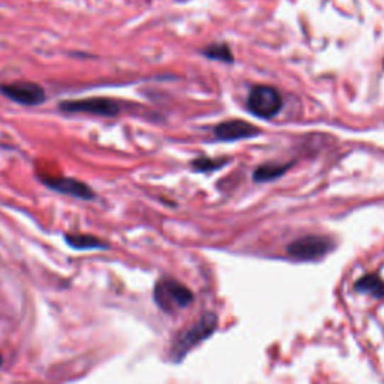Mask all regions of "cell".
I'll list each match as a JSON object with an SVG mask.
<instances>
[{
  "instance_id": "12",
  "label": "cell",
  "mask_w": 384,
  "mask_h": 384,
  "mask_svg": "<svg viewBox=\"0 0 384 384\" xmlns=\"http://www.w3.org/2000/svg\"><path fill=\"white\" fill-rule=\"evenodd\" d=\"M203 55L209 59L221 60V62H227V63H232L235 60L232 50H230V47L227 44H212L203 50Z\"/></svg>"
},
{
  "instance_id": "6",
  "label": "cell",
  "mask_w": 384,
  "mask_h": 384,
  "mask_svg": "<svg viewBox=\"0 0 384 384\" xmlns=\"http://www.w3.org/2000/svg\"><path fill=\"white\" fill-rule=\"evenodd\" d=\"M0 94L5 98L17 102L20 106L36 107L41 106L47 99L44 87L33 81H14L0 84Z\"/></svg>"
},
{
  "instance_id": "4",
  "label": "cell",
  "mask_w": 384,
  "mask_h": 384,
  "mask_svg": "<svg viewBox=\"0 0 384 384\" xmlns=\"http://www.w3.org/2000/svg\"><path fill=\"white\" fill-rule=\"evenodd\" d=\"M248 110L261 119H271L283 108V98L272 86L259 84L251 89L248 95Z\"/></svg>"
},
{
  "instance_id": "9",
  "label": "cell",
  "mask_w": 384,
  "mask_h": 384,
  "mask_svg": "<svg viewBox=\"0 0 384 384\" xmlns=\"http://www.w3.org/2000/svg\"><path fill=\"white\" fill-rule=\"evenodd\" d=\"M354 290L359 293H365L373 296L374 299H383L384 298V281L381 276L375 273H369L362 276L361 279L356 281Z\"/></svg>"
},
{
  "instance_id": "5",
  "label": "cell",
  "mask_w": 384,
  "mask_h": 384,
  "mask_svg": "<svg viewBox=\"0 0 384 384\" xmlns=\"http://www.w3.org/2000/svg\"><path fill=\"white\" fill-rule=\"evenodd\" d=\"M332 249H334V240L330 237L311 235L291 242L287 248V252L293 259L310 261L324 257Z\"/></svg>"
},
{
  "instance_id": "1",
  "label": "cell",
  "mask_w": 384,
  "mask_h": 384,
  "mask_svg": "<svg viewBox=\"0 0 384 384\" xmlns=\"http://www.w3.org/2000/svg\"><path fill=\"white\" fill-rule=\"evenodd\" d=\"M216 324H218L216 315L213 312H206L194 326L179 332L171 345V359L174 362L182 361L192 347H196L197 344H200L201 341L209 338L213 334Z\"/></svg>"
},
{
  "instance_id": "10",
  "label": "cell",
  "mask_w": 384,
  "mask_h": 384,
  "mask_svg": "<svg viewBox=\"0 0 384 384\" xmlns=\"http://www.w3.org/2000/svg\"><path fill=\"white\" fill-rule=\"evenodd\" d=\"M65 242L77 251H91V249H107L108 245L92 235H67Z\"/></svg>"
},
{
  "instance_id": "2",
  "label": "cell",
  "mask_w": 384,
  "mask_h": 384,
  "mask_svg": "<svg viewBox=\"0 0 384 384\" xmlns=\"http://www.w3.org/2000/svg\"><path fill=\"white\" fill-rule=\"evenodd\" d=\"M194 300V294L179 281L173 278H162L155 287V302L161 310L174 314L189 306Z\"/></svg>"
},
{
  "instance_id": "3",
  "label": "cell",
  "mask_w": 384,
  "mask_h": 384,
  "mask_svg": "<svg viewBox=\"0 0 384 384\" xmlns=\"http://www.w3.org/2000/svg\"><path fill=\"white\" fill-rule=\"evenodd\" d=\"M59 110L68 114L74 113H84V114H94L99 118H116L122 110L118 101L111 98H84V99H69L62 101L59 104Z\"/></svg>"
},
{
  "instance_id": "13",
  "label": "cell",
  "mask_w": 384,
  "mask_h": 384,
  "mask_svg": "<svg viewBox=\"0 0 384 384\" xmlns=\"http://www.w3.org/2000/svg\"><path fill=\"white\" fill-rule=\"evenodd\" d=\"M227 161L222 159H210V158H198L192 161V169L200 173H206V171H212V170H218L221 169L222 165H225Z\"/></svg>"
},
{
  "instance_id": "7",
  "label": "cell",
  "mask_w": 384,
  "mask_h": 384,
  "mask_svg": "<svg viewBox=\"0 0 384 384\" xmlns=\"http://www.w3.org/2000/svg\"><path fill=\"white\" fill-rule=\"evenodd\" d=\"M40 181L48 189L59 192V194H63V196H71L84 201H92L96 198V192L86 182L79 181V179L65 177V176H57V177L45 176V177H40Z\"/></svg>"
},
{
  "instance_id": "8",
  "label": "cell",
  "mask_w": 384,
  "mask_h": 384,
  "mask_svg": "<svg viewBox=\"0 0 384 384\" xmlns=\"http://www.w3.org/2000/svg\"><path fill=\"white\" fill-rule=\"evenodd\" d=\"M259 134H261L259 128H255L249 122L239 119L225 120L215 128L216 138L222 140V142H236V140L251 138Z\"/></svg>"
},
{
  "instance_id": "14",
  "label": "cell",
  "mask_w": 384,
  "mask_h": 384,
  "mask_svg": "<svg viewBox=\"0 0 384 384\" xmlns=\"http://www.w3.org/2000/svg\"><path fill=\"white\" fill-rule=\"evenodd\" d=\"M0 365H2V356H0Z\"/></svg>"
},
{
  "instance_id": "11",
  "label": "cell",
  "mask_w": 384,
  "mask_h": 384,
  "mask_svg": "<svg viewBox=\"0 0 384 384\" xmlns=\"http://www.w3.org/2000/svg\"><path fill=\"white\" fill-rule=\"evenodd\" d=\"M291 162L287 165H279V164H264L261 167L254 171V181L255 182H269L273 181V179H278L283 176L290 167Z\"/></svg>"
}]
</instances>
